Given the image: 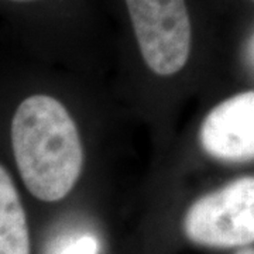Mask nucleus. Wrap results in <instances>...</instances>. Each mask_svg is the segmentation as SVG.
Segmentation results:
<instances>
[{
  "label": "nucleus",
  "instance_id": "9",
  "mask_svg": "<svg viewBox=\"0 0 254 254\" xmlns=\"http://www.w3.org/2000/svg\"><path fill=\"white\" fill-rule=\"evenodd\" d=\"M9 1H16V3H24V1H34V0H9Z\"/></svg>",
  "mask_w": 254,
  "mask_h": 254
},
{
  "label": "nucleus",
  "instance_id": "2",
  "mask_svg": "<svg viewBox=\"0 0 254 254\" xmlns=\"http://www.w3.org/2000/svg\"><path fill=\"white\" fill-rule=\"evenodd\" d=\"M190 242L230 249L254 243V177H245L198 199L184 219Z\"/></svg>",
  "mask_w": 254,
  "mask_h": 254
},
{
  "label": "nucleus",
  "instance_id": "5",
  "mask_svg": "<svg viewBox=\"0 0 254 254\" xmlns=\"http://www.w3.org/2000/svg\"><path fill=\"white\" fill-rule=\"evenodd\" d=\"M0 254H30L27 218L9 173L0 165Z\"/></svg>",
  "mask_w": 254,
  "mask_h": 254
},
{
  "label": "nucleus",
  "instance_id": "8",
  "mask_svg": "<svg viewBox=\"0 0 254 254\" xmlns=\"http://www.w3.org/2000/svg\"><path fill=\"white\" fill-rule=\"evenodd\" d=\"M250 54H252V60H253V64H254V40H253V44H252V48H250Z\"/></svg>",
  "mask_w": 254,
  "mask_h": 254
},
{
  "label": "nucleus",
  "instance_id": "4",
  "mask_svg": "<svg viewBox=\"0 0 254 254\" xmlns=\"http://www.w3.org/2000/svg\"><path fill=\"white\" fill-rule=\"evenodd\" d=\"M200 144L222 161L254 160V91L223 100L203 119Z\"/></svg>",
  "mask_w": 254,
  "mask_h": 254
},
{
  "label": "nucleus",
  "instance_id": "7",
  "mask_svg": "<svg viewBox=\"0 0 254 254\" xmlns=\"http://www.w3.org/2000/svg\"><path fill=\"white\" fill-rule=\"evenodd\" d=\"M236 254H254V249H243V250L237 252Z\"/></svg>",
  "mask_w": 254,
  "mask_h": 254
},
{
  "label": "nucleus",
  "instance_id": "6",
  "mask_svg": "<svg viewBox=\"0 0 254 254\" xmlns=\"http://www.w3.org/2000/svg\"><path fill=\"white\" fill-rule=\"evenodd\" d=\"M99 240L91 233H76L55 242L50 254H99Z\"/></svg>",
  "mask_w": 254,
  "mask_h": 254
},
{
  "label": "nucleus",
  "instance_id": "1",
  "mask_svg": "<svg viewBox=\"0 0 254 254\" xmlns=\"http://www.w3.org/2000/svg\"><path fill=\"white\" fill-rule=\"evenodd\" d=\"M11 147L30 193L44 202L65 198L78 181L83 150L76 125L61 102L28 96L11 120Z\"/></svg>",
  "mask_w": 254,
  "mask_h": 254
},
{
  "label": "nucleus",
  "instance_id": "3",
  "mask_svg": "<svg viewBox=\"0 0 254 254\" xmlns=\"http://www.w3.org/2000/svg\"><path fill=\"white\" fill-rule=\"evenodd\" d=\"M126 4L147 66L161 76L181 71L192 40L185 0H126Z\"/></svg>",
  "mask_w": 254,
  "mask_h": 254
}]
</instances>
